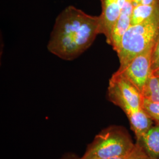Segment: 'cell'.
<instances>
[{"label":"cell","instance_id":"obj_1","mask_svg":"<svg viewBox=\"0 0 159 159\" xmlns=\"http://www.w3.org/2000/svg\"><path fill=\"white\" fill-rule=\"evenodd\" d=\"M101 34V20L73 6L57 16L47 45L48 51L64 60L79 57Z\"/></svg>","mask_w":159,"mask_h":159},{"label":"cell","instance_id":"obj_2","mask_svg":"<svg viewBox=\"0 0 159 159\" xmlns=\"http://www.w3.org/2000/svg\"><path fill=\"white\" fill-rule=\"evenodd\" d=\"M159 37V10L142 23L130 25L123 34L117 54L120 67L125 68L131 60L153 46Z\"/></svg>","mask_w":159,"mask_h":159},{"label":"cell","instance_id":"obj_3","mask_svg":"<svg viewBox=\"0 0 159 159\" xmlns=\"http://www.w3.org/2000/svg\"><path fill=\"white\" fill-rule=\"evenodd\" d=\"M136 147L128 132L122 127L113 125L95 137L79 159H102L126 156Z\"/></svg>","mask_w":159,"mask_h":159},{"label":"cell","instance_id":"obj_4","mask_svg":"<svg viewBox=\"0 0 159 159\" xmlns=\"http://www.w3.org/2000/svg\"><path fill=\"white\" fill-rule=\"evenodd\" d=\"M107 97L121 108L128 119L142 111V94L123 75L114 73L109 80Z\"/></svg>","mask_w":159,"mask_h":159},{"label":"cell","instance_id":"obj_5","mask_svg":"<svg viewBox=\"0 0 159 159\" xmlns=\"http://www.w3.org/2000/svg\"><path fill=\"white\" fill-rule=\"evenodd\" d=\"M154 44L133 58L125 68L118 69L116 71L129 80L142 94L152 73V59Z\"/></svg>","mask_w":159,"mask_h":159},{"label":"cell","instance_id":"obj_6","mask_svg":"<svg viewBox=\"0 0 159 159\" xmlns=\"http://www.w3.org/2000/svg\"><path fill=\"white\" fill-rule=\"evenodd\" d=\"M125 0H100L102 12L99 16L101 20V34L106 37L109 44L111 33L115 24L119 17Z\"/></svg>","mask_w":159,"mask_h":159},{"label":"cell","instance_id":"obj_7","mask_svg":"<svg viewBox=\"0 0 159 159\" xmlns=\"http://www.w3.org/2000/svg\"><path fill=\"white\" fill-rule=\"evenodd\" d=\"M134 7L133 0H125L119 17L114 26L109 45L117 52L119 48L121 38L125 31L130 26Z\"/></svg>","mask_w":159,"mask_h":159},{"label":"cell","instance_id":"obj_8","mask_svg":"<svg viewBox=\"0 0 159 159\" xmlns=\"http://www.w3.org/2000/svg\"><path fill=\"white\" fill-rule=\"evenodd\" d=\"M151 159H159V122L137 140Z\"/></svg>","mask_w":159,"mask_h":159},{"label":"cell","instance_id":"obj_9","mask_svg":"<svg viewBox=\"0 0 159 159\" xmlns=\"http://www.w3.org/2000/svg\"><path fill=\"white\" fill-rule=\"evenodd\" d=\"M159 10V1L150 5L141 4L134 8L131 25H136L147 20Z\"/></svg>","mask_w":159,"mask_h":159},{"label":"cell","instance_id":"obj_10","mask_svg":"<svg viewBox=\"0 0 159 159\" xmlns=\"http://www.w3.org/2000/svg\"><path fill=\"white\" fill-rule=\"evenodd\" d=\"M143 97L159 102V76L151 75L142 92Z\"/></svg>","mask_w":159,"mask_h":159},{"label":"cell","instance_id":"obj_11","mask_svg":"<svg viewBox=\"0 0 159 159\" xmlns=\"http://www.w3.org/2000/svg\"><path fill=\"white\" fill-rule=\"evenodd\" d=\"M142 107L150 118L154 120L156 123L159 122V102H153L143 97Z\"/></svg>","mask_w":159,"mask_h":159},{"label":"cell","instance_id":"obj_12","mask_svg":"<svg viewBox=\"0 0 159 159\" xmlns=\"http://www.w3.org/2000/svg\"><path fill=\"white\" fill-rule=\"evenodd\" d=\"M159 67V37L154 46L152 59V71Z\"/></svg>","mask_w":159,"mask_h":159},{"label":"cell","instance_id":"obj_13","mask_svg":"<svg viewBox=\"0 0 159 159\" xmlns=\"http://www.w3.org/2000/svg\"><path fill=\"white\" fill-rule=\"evenodd\" d=\"M132 159H151V158L144 152L142 147L136 143Z\"/></svg>","mask_w":159,"mask_h":159},{"label":"cell","instance_id":"obj_14","mask_svg":"<svg viewBox=\"0 0 159 159\" xmlns=\"http://www.w3.org/2000/svg\"><path fill=\"white\" fill-rule=\"evenodd\" d=\"M133 152L134 150L131 153L126 155V156H120V157H111V158H107V159H132L133 156Z\"/></svg>","mask_w":159,"mask_h":159},{"label":"cell","instance_id":"obj_15","mask_svg":"<svg viewBox=\"0 0 159 159\" xmlns=\"http://www.w3.org/2000/svg\"><path fill=\"white\" fill-rule=\"evenodd\" d=\"M159 0H142V4L144 5H150L156 3Z\"/></svg>","mask_w":159,"mask_h":159},{"label":"cell","instance_id":"obj_16","mask_svg":"<svg viewBox=\"0 0 159 159\" xmlns=\"http://www.w3.org/2000/svg\"><path fill=\"white\" fill-rule=\"evenodd\" d=\"M152 74L154 75H156V76H159V67L156 69H154L152 71Z\"/></svg>","mask_w":159,"mask_h":159},{"label":"cell","instance_id":"obj_17","mask_svg":"<svg viewBox=\"0 0 159 159\" xmlns=\"http://www.w3.org/2000/svg\"><path fill=\"white\" fill-rule=\"evenodd\" d=\"M79 158H75L73 156H67L61 159H79Z\"/></svg>","mask_w":159,"mask_h":159}]
</instances>
